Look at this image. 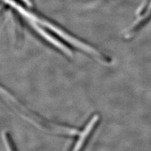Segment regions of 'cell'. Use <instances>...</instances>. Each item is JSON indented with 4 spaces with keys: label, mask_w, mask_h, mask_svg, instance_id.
<instances>
[{
    "label": "cell",
    "mask_w": 151,
    "mask_h": 151,
    "mask_svg": "<svg viewBox=\"0 0 151 151\" xmlns=\"http://www.w3.org/2000/svg\"><path fill=\"white\" fill-rule=\"evenodd\" d=\"M99 120H100V116L96 114L93 115L89 119L84 128L80 131L78 135V139L70 149V151H83L93 133L94 130L97 127Z\"/></svg>",
    "instance_id": "4"
},
{
    "label": "cell",
    "mask_w": 151,
    "mask_h": 151,
    "mask_svg": "<svg viewBox=\"0 0 151 151\" xmlns=\"http://www.w3.org/2000/svg\"><path fill=\"white\" fill-rule=\"evenodd\" d=\"M151 22V0H145L140 6L137 17L132 24L125 32V40H130Z\"/></svg>",
    "instance_id": "3"
},
{
    "label": "cell",
    "mask_w": 151,
    "mask_h": 151,
    "mask_svg": "<svg viewBox=\"0 0 151 151\" xmlns=\"http://www.w3.org/2000/svg\"><path fill=\"white\" fill-rule=\"evenodd\" d=\"M4 7L35 37L66 59H72L77 53L82 54L98 63L109 64L110 57L82 38L73 34L58 22L18 0H2Z\"/></svg>",
    "instance_id": "1"
},
{
    "label": "cell",
    "mask_w": 151,
    "mask_h": 151,
    "mask_svg": "<svg viewBox=\"0 0 151 151\" xmlns=\"http://www.w3.org/2000/svg\"><path fill=\"white\" fill-rule=\"evenodd\" d=\"M1 94L4 101L13 110L37 129L50 134L64 137H76L79 135L80 130L78 129L50 121L33 111L3 86H1Z\"/></svg>",
    "instance_id": "2"
},
{
    "label": "cell",
    "mask_w": 151,
    "mask_h": 151,
    "mask_svg": "<svg viewBox=\"0 0 151 151\" xmlns=\"http://www.w3.org/2000/svg\"><path fill=\"white\" fill-rule=\"evenodd\" d=\"M85 1H92V0H85Z\"/></svg>",
    "instance_id": "5"
}]
</instances>
